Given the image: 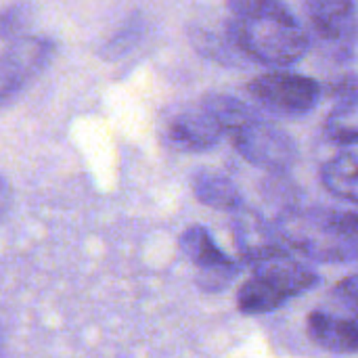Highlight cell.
Segmentation results:
<instances>
[{"label":"cell","mask_w":358,"mask_h":358,"mask_svg":"<svg viewBox=\"0 0 358 358\" xmlns=\"http://www.w3.org/2000/svg\"><path fill=\"white\" fill-rule=\"evenodd\" d=\"M325 134L338 145H358V96L336 103L327 115Z\"/></svg>","instance_id":"9a60e30c"},{"label":"cell","mask_w":358,"mask_h":358,"mask_svg":"<svg viewBox=\"0 0 358 358\" xmlns=\"http://www.w3.org/2000/svg\"><path fill=\"white\" fill-rule=\"evenodd\" d=\"M52 40L44 36H23L0 52V105L19 96L50 63Z\"/></svg>","instance_id":"5b68a950"},{"label":"cell","mask_w":358,"mask_h":358,"mask_svg":"<svg viewBox=\"0 0 358 358\" xmlns=\"http://www.w3.org/2000/svg\"><path fill=\"white\" fill-rule=\"evenodd\" d=\"M229 40L245 57L264 65H289L308 50V36L283 2L233 0Z\"/></svg>","instance_id":"6da1fadb"},{"label":"cell","mask_w":358,"mask_h":358,"mask_svg":"<svg viewBox=\"0 0 358 358\" xmlns=\"http://www.w3.org/2000/svg\"><path fill=\"white\" fill-rule=\"evenodd\" d=\"M180 250L197 268L199 287L210 294L222 292L237 275V264L214 243L210 231L199 224L189 227L180 235Z\"/></svg>","instance_id":"ba28073f"},{"label":"cell","mask_w":358,"mask_h":358,"mask_svg":"<svg viewBox=\"0 0 358 358\" xmlns=\"http://www.w3.org/2000/svg\"><path fill=\"white\" fill-rule=\"evenodd\" d=\"M310 340L336 355L358 352V334L355 315H336L329 310H315L306 321Z\"/></svg>","instance_id":"8fae6325"},{"label":"cell","mask_w":358,"mask_h":358,"mask_svg":"<svg viewBox=\"0 0 358 358\" xmlns=\"http://www.w3.org/2000/svg\"><path fill=\"white\" fill-rule=\"evenodd\" d=\"M34 17V6L31 4H8L0 8V40L13 42L17 38L27 36V27Z\"/></svg>","instance_id":"2e32d148"},{"label":"cell","mask_w":358,"mask_h":358,"mask_svg":"<svg viewBox=\"0 0 358 358\" xmlns=\"http://www.w3.org/2000/svg\"><path fill=\"white\" fill-rule=\"evenodd\" d=\"M193 193L195 197L203 203L210 206L214 210H222V212H237L243 208V197L239 193V189L235 187V182L214 170H199L193 180H191Z\"/></svg>","instance_id":"7c38bea8"},{"label":"cell","mask_w":358,"mask_h":358,"mask_svg":"<svg viewBox=\"0 0 358 358\" xmlns=\"http://www.w3.org/2000/svg\"><path fill=\"white\" fill-rule=\"evenodd\" d=\"M10 201H13V191H10V185L0 176V220L4 218V214L8 212L10 208Z\"/></svg>","instance_id":"d6986e66"},{"label":"cell","mask_w":358,"mask_h":358,"mask_svg":"<svg viewBox=\"0 0 358 358\" xmlns=\"http://www.w3.org/2000/svg\"><path fill=\"white\" fill-rule=\"evenodd\" d=\"M199 103L214 117V122L222 128V132L229 136L235 130H239L241 126H245L252 117L258 115L250 105H245L243 101H239L231 94L212 92V94L203 96Z\"/></svg>","instance_id":"4fadbf2b"},{"label":"cell","mask_w":358,"mask_h":358,"mask_svg":"<svg viewBox=\"0 0 358 358\" xmlns=\"http://www.w3.org/2000/svg\"><path fill=\"white\" fill-rule=\"evenodd\" d=\"M355 325H357V334H358V315H355Z\"/></svg>","instance_id":"44dd1931"},{"label":"cell","mask_w":358,"mask_h":358,"mask_svg":"<svg viewBox=\"0 0 358 358\" xmlns=\"http://www.w3.org/2000/svg\"><path fill=\"white\" fill-rule=\"evenodd\" d=\"M334 296L346 308H350L355 315H358V273L348 275L342 281H338V285L334 287Z\"/></svg>","instance_id":"ac0fdd59"},{"label":"cell","mask_w":358,"mask_h":358,"mask_svg":"<svg viewBox=\"0 0 358 358\" xmlns=\"http://www.w3.org/2000/svg\"><path fill=\"white\" fill-rule=\"evenodd\" d=\"M0 358H4V336H2V329H0Z\"/></svg>","instance_id":"ffe728a7"},{"label":"cell","mask_w":358,"mask_h":358,"mask_svg":"<svg viewBox=\"0 0 358 358\" xmlns=\"http://www.w3.org/2000/svg\"><path fill=\"white\" fill-rule=\"evenodd\" d=\"M250 94L268 111L283 115H302L313 111L323 88L317 80L294 71H268L250 82Z\"/></svg>","instance_id":"277c9868"},{"label":"cell","mask_w":358,"mask_h":358,"mask_svg":"<svg viewBox=\"0 0 358 358\" xmlns=\"http://www.w3.org/2000/svg\"><path fill=\"white\" fill-rule=\"evenodd\" d=\"M323 185L336 197L358 203V157L338 155L323 166Z\"/></svg>","instance_id":"5bb4252c"},{"label":"cell","mask_w":358,"mask_h":358,"mask_svg":"<svg viewBox=\"0 0 358 358\" xmlns=\"http://www.w3.org/2000/svg\"><path fill=\"white\" fill-rule=\"evenodd\" d=\"M231 229L241 258L254 268L287 254V245L283 243L279 229L254 210L241 208L233 212Z\"/></svg>","instance_id":"9c48e42d"},{"label":"cell","mask_w":358,"mask_h":358,"mask_svg":"<svg viewBox=\"0 0 358 358\" xmlns=\"http://www.w3.org/2000/svg\"><path fill=\"white\" fill-rule=\"evenodd\" d=\"M310 29L321 46L336 59L344 61L357 44V6L344 0H313L306 4Z\"/></svg>","instance_id":"52a82bcc"},{"label":"cell","mask_w":358,"mask_h":358,"mask_svg":"<svg viewBox=\"0 0 358 358\" xmlns=\"http://www.w3.org/2000/svg\"><path fill=\"white\" fill-rule=\"evenodd\" d=\"M287 248L319 262L358 260V212L294 210L277 224Z\"/></svg>","instance_id":"7a4b0ae2"},{"label":"cell","mask_w":358,"mask_h":358,"mask_svg":"<svg viewBox=\"0 0 358 358\" xmlns=\"http://www.w3.org/2000/svg\"><path fill=\"white\" fill-rule=\"evenodd\" d=\"M317 281V273L287 252L254 268L237 294V306L243 315L273 313L292 298L310 292Z\"/></svg>","instance_id":"3957f363"},{"label":"cell","mask_w":358,"mask_h":358,"mask_svg":"<svg viewBox=\"0 0 358 358\" xmlns=\"http://www.w3.org/2000/svg\"><path fill=\"white\" fill-rule=\"evenodd\" d=\"M164 138L172 149L178 151H208L216 147L222 138V128L214 122V117L197 105L178 107L164 117Z\"/></svg>","instance_id":"30bf717a"},{"label":"cell","mask_w":358,"mask_h":358,"mask_svg":"<svg viewBox=\"0 0 358 358\" xmlns=\"http://www.w3.org/2000/svg\"><path fill=\"white\" fill-rule=\"evenodd\" d=\"M138 38H141V23L138 21H130L115 38L109 40V44L105 46V50L111 57H120V55L128 52V48H132Z\"/></svg>","instance_id":"e0dca14e"},{"label":"cell","mask_w":358,"mask_h":358,"mask_svg":"<svg viewBox=\"0 0 358 358\" xmlns=\"http://www.w3.org/2000/svg\"><path fill=\"white\" fill-rule=\"evenodd\" d=\"M231 143L243 159L266 170H285L298 155L292 136L260 115L235 130L231 134Z\"/></svg>","instance_id":"8992f818"}]
</instances>
